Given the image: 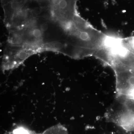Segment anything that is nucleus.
<instances>
[{"instance_id": "f257e3e1", "label": "nucleus", "mask_w": 134, "mask_h": 134, "mask_svg": "<svg viewBox=\"0 0 134 134\" xmlns=\"http://www.w3.org/2000/svg\"><path fill=\"white\" fill-rule=\"evenodd\" d=\"M105 117L109 122L126 131L134 130V113L129 110L122 101L117 98L106 113Z\"/></svg>"}, {"instance_id": "f03ea898", "label": "nucleus", "mask_w": 134, "mask_h": 134, "mask_svg": "<svg viewBox=\"0 0 134 134\" xmlns=\"http://www.w3.org/2000/svg\"><path fill=\"white\" fill-rule=\"evenodd\" d=\"M77 0H48L51 16L55 21H71L80 16L77 10Z\"/></svg>"}, {"instance_id": "7ed1b4c3", "label": "nucleus", "mask_w": 134, "mask_h": 134, "mask_svg": "<svg viewBox=\"0 0 134 134\" xmlns=\"http://www.w3.org/2000/svg\"><path fill=\"white\" fill-rule=\"evenodd\" d=\"M7 28L23 16L30 0H1Z\"/></svg>"}, {"instance_id": "20e7f679", "label": "nucleus", "mask_w": 134, "mask_h": 134, "mask_svg": "<svg viewBox=\"0 0 134 134\" xmlns=\"http://www.w3.org/2000/svg\"><path fill=\"white\" fill-rule=\"evenodd\" d=\"M40 134H69L68 130L62 125H58L50 127Z\"/></svg>"}, {"instance_id": "39448f33", "label": "nucleus", "mask_w": 134, "mask_h": 134, "mask_svg": "<svg viewBox=\"0 0 134 134\" xmlns=\"http://www.w3.org/2000/svg\"><path fill=\"white\" fill-rule=\"evenodd\" d=\"M14 134V133H13V132H12V131H11V132H7V133H5V134ZM33 134H37L36 133H34Z\"/></svg>"}]
</instances>
